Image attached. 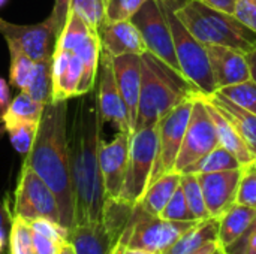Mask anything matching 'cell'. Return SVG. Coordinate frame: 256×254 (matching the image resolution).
Here are the masks:
<instances>
[{"label": "cell", "instance_id": "cell-1", "mask_svg": "<svg viewBox=\"0 0 256 254\" xmlns=\"http://www.w3.org/2000/svg\"><path fill=\"white\" fill-rule=\"evenodd\" d=\"M102 126L98 97L93 90L80 96L68 118L70 178L75 196V225L100 222L106 202L99 165ZM72 229V228H70Z\"/></svg>", "mask_w": 256, "mask_h": 254}, {"label": "cell", "instance_id": "cell-4", "mask_svg": "<svg viewBox=\"0 0 256 254\" xmlns=\"http://www.w3.org/2000/svg\"><path fill=\"white\" fill-rule=\"evenodd\" d=\"M176 15L202 45H222L244 54L256 49V33L232 13L213 9L200 0H186Z\"/></svg>", "mask_w": 256, "mask_h": 254}, {"label": "cell", "instance_id": "cell-16", "mask_svg": "<svg viewBox=\"0 0 256 254\" xmlns=\"http://www.w3.org/2000/svg\"><path fill=\"white\" fill-rule=\"evenodd\" d=\"M206 49L218 90L252 78L248 55L244 52L222 45H206Z\"/></svg>", "mask_w": 256, "mask_h": 254}, {"label": "cell", "instance_id": "cell-53", "mask_svg": "<svg viewBox=\"0 0 256 254\" xmlns=\"http://www.w3.org/2000/svg\"><path fill=\"white\" fill-rule=\"evenodd\" d=\"M6 1H8V0H0V7H2V6H4V3H6Z\"/></svg>", "mask_w": 256, "mask_h": 254}, {"label": "cell", "instance_id": "cell-35", "mask_svg": "<svg viewBox=\"0 0 256 254\" xmlns=\"http://www.w3.org/2000/svg\"><path fill=\"white\" fill-rule=\"evenodd\" d=\"M146 1L147 0H105V24L130 19Z\"/></svg>", "mask_w": 256, "mask_h": 254}, {"label": "cell", "instance_id": "cell-43", "mask_svg": "<svg viewBox=\"0 0 256 254\" xmlns=\"http://www.w3.org/2000/svg\"><path fill=\"white\" fill-rule=\"evenodd\" d=\"M252 237H256V217L255 220L250 223V226L246 229V232L232 244V246H230L228 249H225L226 250V253L228 254H243L244 253V249H246V244H248V241L252 238Z\"/></svg>", "mask_w": 256, "mask_h": 254}, {"label": "cell", "instance_id": "cell-33", "mask_svg": "<svg viewBox=\"0 0 256 254\" xmlns=\"http://www.w3.org/2000/svg\"><path fill=\"white\" fill-rule=\"evenodd\" d=\"M218 91L236 105L256 114V82L252 78L236 85L219 88Z\"/></svg>", "mask_w": 256, "mask_h": 254}, {"label": "cell", "instance_id": "cell-18", "mask_svg": "<svg viewBox=\"0 0 256 254\" xmlns=\"http://www.w3.org/2000/svg\"><path fill=\"white\" fill-rule=\"evenodd\" d=\"M82 78V61L69 49L54 48L52 52V102L78 97Z\"/></svg>", "mask_w": 256, "mask_h": 254}, {"label": "cell", "instance_id": "cell-2", "mask_svg": "<svg viewBox=\"0 0 256 254\" xmlns=\"http://www.w3.org/2000/svg\"><path fill=\"white\" fill-rule=\"evenodd\" d=\"M68 118V100L45 105L36 139L22 163L32 168L54 192L62 225L69 231L75 226V196L69 165Z\"/></svg>", "mask_w": 256, "mask_h": 254}, {"label": "cell", "instance_id": "cell-12", "mask_svg": "<svg viewBox=\"0 0 256 254\" xmlns=\"http://www.w3.org/2000/svg\"><path fill=\"white\" fill-rule=\"evenodd\" d=\"M98 106L104 123L112 124L118 132L134 133L128 108L123 102L112 70V57L102 49L98 70Z\"/></svg>", "mask_w": 256, "mask_h": 254}, {"label": "cell", "instance_id": "cell-50", "mask_svg": "<svg viewBox=\"0 0 256 254\" xmlns=\"http://www.w3.org/2000/svg\"><path fill=\"white\" fill-rule=\"evenodd\" d=\"M160 1H164L165 4H168V6H171L174 10H177L186 0H160Z\"/></svg>", "mask_w": 256, "mask_h": 254}, {"label": "cell", "instance_id": "cell-48", "mask_svg": "<svg viewBox=\"0 0 256 254\" xmlns=\"http://www.w3.org/2000/svg\"><path fill=\"white\" fill-rule=\"evenodd\" d=\"M57 254H76L75 253V250H74V247L68 243V240L66 241H63L60 246H58V250H57Z\"/></svg>", "mask_w": 256, "mask_h": 254}, {"label": "cell", "instance_id": "cell-19", "mask_svg": "<svg viewBox=\"0 0 256 254\" xmlns=\"http://www.w3.org/2000/svg\"><path fill=\"white\" fill-rule=\"evenodd\" d=\"M68 243L76 254H112L120 240L100 220L75 225L68 231Z\"/></svg>", "mask_w": 256, "mask_h": 254}, {"label": "cell", "instance_id": "cell-6", "mask_svg": "<svg viewBox=\"0 0 256 254\" xmlns=\"http://www.w3.org/2000/svg\"><path fill=\"white\" fill-rule=\"evenodd\" d=\"M196 222L166 220L147 213L140 204H136L120 240L126 243L128 249L162 254Z\"/></svg>", "mask_w": 256, "mask_h": 254}, {"label": "cell", "instance_id": "cell-11", "mask_svg": "<svg viewBox=\"0 0 256 254\" xmlns=\"http://www.w3.org/2000/svg\"><path fill=\"white\" fill-rule=\"evenodd\" d=\"M219 145V138L216 132L214 121L207 109L201 93L196 94L189 124L184 133V139L177 157L174 171L183 174L189 166L196 163L201 157L208 154Z\"/></svg>", "mask_w": 256, "mask_h": 254}, {"label": "cell", "instance_id": "cell-28", "mask_svg": "<svg viewBox=\"0 0 256 254\" xmlns=\"http://www.w3.org/2000/svg\"><path fill=\"white\" fill-rule=\"evenodd\" d=\"M45 105L36 102L27 91H20L9 103L4 115L2 117L3 124L14 121H39Z\"/></svg>", "mask_w": 256, "mask_h": 254}, {"label": "cell", "instance_id": "cell-30", "mask_svg": "<svg viewBox=\"0 0 256 254\" xmlns=\"http://www.w3.org/2000/svg\"><path fill=\"white\" fill-rule=\"evenodd\" d=\"M39 129V121H14L6 123L4 130L9 136V141L16 153L26 156L36 139Z\"/></svg>", "mask_w": 256, "mask_h": 254}, {"label": "cell", "instance_id": "cell-40", "mask_svg": "<svg viewBox=\"0 0 256 254\" xmlns=\"http://www.w3.org/2000/svg\"><path fill=\"white\" fill-rule=\"evenodd\" d=\"M69 10H70V0H56L54 1V6H52V10H51V15L48 16L57 37L60 34V31L63 30L64 27V22L68 19V15H69Z\"/></svg>", "mask_w": 256, "mask_h": 254}, {"label": "cell", "instance_id": "cell-47", "mask_svg": "<svg viewBox=\"0 0 256 254\" xmlns=\"http://www.w3.org/2000/svg\"><path fill=\"white\" fill-rule=\"evenodd\" d=\"M246 55H248V61H249V66H250L252 79L256 82V49H254L252 52H249Z\"/></svg>", "mask_w": 256, "mask_h": 254}, {"label": "cell", "instance_id": "cell-8", "mask_svg": "<svg viewBox=\"0 0 256 254\" xmlns=\"http://www.w3.org/2000/svg\"><path fill=\"white\" fill-rule=\"evenodd\" d=\"M158 150V124L144 127L130 135L128 172L120 199L136 205L148 187Z\"/></svg>", "mask_w": 256, "mask_h": 254}, {"label": "cell", "instance_id": "cell-5", "mask_svg": "<svg viewBox=\"0 0 256 254\" xmlns=\"http://www.w3.org/2000/svg\"><path fill=\"white\" fill-rule=\"evenodd\" d=\"M164 12L166 15L172 40L176 46V55L182 69L183 76L201 93V94H213L218 91L212 66L208 61L206 45H202L178 19L176 10L160 1Z\"/></svg>", "mask_w": 256, "mask_h": 254}, {"label": "cell", "instance_id": "cell-15", "mask_svg": "<svg viewBox=\"0 0 256 254\" xmlns=\"http://www.w3.org/2000/svg\"><path fill=\"white\" fill-rule=\"evenodd\" d=\"M242 174L243 168L220 172L196 174L210 217L219 219L237 202V192Z\"/></svg>", "mask_w": 256, "mask_h": 254}, {"label": "cell", "instance_id": "cell-3", "mask_svg": "<svg viewBox=\"0 0 256 254\" xmlns=\"http://www.w3.org/2000/svg\"><path fill=\"white\" fill-rule=\"evenodd\" d=\"M141 91L134 132L156 126L170 111L200 93L182 73L148 51L141 54Z\"/></svg>", "mask_w": 256, "mask_h": 254}, {"label": "cell", "instance_id": "cell-36", "mask_svg": "<svg viewBox=\"0 0 256 254\" xmlns=\"http://www.w3.org/2000/svg\"><path fill=\"white\" fill-rule=\"evenodd\" d=\"M162 219L166 220H174V222H196L194 213L190 211V207L186 201V196L182 190V187L178 186V189L176 190V193L172 195V198L170 199V202L166 204V207L164 208V211L160 213Z\"/></svg>", "mask_w": 256, "mask_h": 254}, {"label": "cell", "instance_id": "cell-37", "mask_svg": "<svg viewBox=\"0 0 256 254\" xmlns=\"http://www.w3.org/2000/svg\"><path fill=\"white\" fill-rule=\"evenodd\" d=\"M237 204L256 210V168L254 163L243 166V174L237 192Z\"/></svg>", "mask_w": 256, "mask_h": 254}, {"label": "cell", "instance_id": "cell-22", "mask_svg": "<svg viewBox=\"0 0 256 254\" xmlns=\"http://www.w3.org/2000/svg\"><path fill=\"white\" fill-rule=\"evenodd\" d=\"M201 97L204 99L207 109L214 121L216 126V132H218V138H219V144L222 147H225L226 150H230L242 163V166H248L250 163H254L256 156L252 153V150L248 147L246 141L240 136V133L237 132V129L201 94Z\"/></svg>", "mask_w": 256, "mask_h": 254}, {"label": "cell", "instance_id": "cell-34", "mask_svg": "<svg viewBox=\"0 0 256 254\" xmlns=\"http://www.w3.org/2000/svg\"><path fill=\"white\" fill-rule=\"evenodd\" d=\"M70 10L76 12L93 28L100 30L105 24V0H70Z\"/></svg>", "mask_w": 256, "mask_h": 254}, {"label": "cell", "instance_id": "cell-31", "mask_svg": "<svg viewBox=\"0 0 256 254\" xmlns=\"http://www.w3.org/2000/svg\"><path fill=\"white\" fill-rule=\"evenodd\" d=\"M32 237L33 231L27 220L20 217H10V228L8 234L9 254H34Z\"/></svg>", "mask_w": 256, "mask_h": 254}, {"label": "cell", "instance_id": "cell-25", "mask_svg": "<svg viewBox=\"0 0 256 254\" xmlns=\"http://www.w3.org/2000/svg\"><path fill=\"white\" fill-rule=\"evenodd\" d=\"M182 174L177 171H171L160 178H158L154 183L148 184L146 193L142 195L141 201L138 202L147 213L153 216H160L172 195L180 186Z\"/></svg>", "mask_w": 256, "mask_h": 254}, {"label": "cell", "instance_id": "cell-51", "mask_svg": "<svg viewBox=\"0 0 256 254\" xmlns=\"http://www.w3.org/2000/svg\"><path fill=\"white\" fill-rule=\"evenodd\" d=\"M123 254H159V253H150L146 250H138V249H126Z\"/></svg>", "mask_w": 256, "mask_h": 254}, {"label": "cell", "instance_id": "cell-38", "mask_svg": "<svg viewBox=\"0 0 256 254\" xmlns=\"http://www.w3.org/2000/svg\"><path fill=\"white\" fill-rule=\"evenodd\" d=\"M28 223H30V228H32L33 232L45 235V237L54 240L58 244H62L63 241L68 240V229L63 225H60V223H57L54 220H50V219H34V220H32Z\"/></svg>", "mask_w": 256, "mask_h": 254}, {"label": "cell", "instance_id": "cell-46", "mask_svg": "<svg viewBox=\"0 0 256 254\" xmlns=\"http://www.w3.org/2000/svg\"><path fill=\"white\" fill-rule=\"evenodd\" d=\"M219 246H220V243H219V241H212V243L206 244L202 249H200L198 252H195V253H192V254H213L214 253V250H216Z\"/></svg>", "mask_w": 256, "mask_h": 254}, {"label": "cell", "instance_id": "cell-26", "mask_svg": "<svg viewBox=\"0 0 256 254\" xmlns=\"http://www.w3.org/2000/svg\"><path fill=\"white\" fill-rule=\"evenodd\" d=\"M243 168L238 159L220 144L212 150L208 154L201 157L196 163L189 166L183 174H208V172H220Z\"/></svg>", "mask_w": 256, "mask_h": 254}, {"label": "cell", "instance_id": "cell-27", "mask_svg": "<svg viewBox=\"0 0 256 254\" xmlns=\"http://www.w3.org/2000/svg\"><path fill=\"white\" fill-rule=\"evenodd\" d=\"M36 102L48 105L52 102V55L36 61L34 73L26 90Z\"/></svg>", "mask_w": 256, "mask_h": 254}, {"label": "cell", "instance_id": "cell-29", "mask_svg": "<svg viewBox=\"0 0 256 254\" xmlns=\"http://www.w3.org/2000/svg\"><path fill=\"white\" fill-rule=\"evenodd\" d=\"M8 48L10 54V67H9L10 85L18 88L20 91L26 90L34 73L36 61L14 43H8Z\"/></svg>", "mask_w": 256, "mask_h": 254}, {"label": "cell", "instance_id": "cell-20", "mask_svg": "<svg viewBox=\"0 0 256 254\" xmlns=\"http://www.w3.org/2000/svg\"><path fill=\"white\" fill-rule=\"evenodd\" d=\"M102 49L106 51L111 57L124 55V54H144L147 51L144 39L132 22V19L117 21L105 24L100 30Z\"/></svg>", "mask_w": 256, "mask_h": 254}, {"label": "cell", "instance_id": "cell-42", "mask_svg": "<svg viewBox=\"0 0 256 254\" xmlns=\"http://www.w3.org/2000/svg\"><path fill=\"white\" fill-rule=\"evenodd\" d=\"M10 228V211L0 201V254L8 247V234Z\"/></svg>", "mask_w": 256, "mask_h": 254}, {"label": "cell", "instance_id": "cell-10", "mask_svg": "<svg viewBox=\"0 0 256 254\" xmlns=\"http://www.w3.org/2000/svg\"><path fill=\"white\" fill-rule=\"evenodd\" d=\"M130 19L140 30L147 51L166 63L176 72L182 73L176 55L172 33L160 0H147Z\"/></svg>", "mask_w": 256, "mask_h": 254}, {"label": "cell", "instance_id": "cell-14", "mask_svg": "<svg viewBox=\"0 0 256 254\" xmlns=\"http://www.w3.org/2000/svg\"><path fill=\"white\" fill-rule=\"evenodd\" d=\"M130 133L118 132L112 141L100 142L99 165L106 199H120L129 162Z\"/></svg>", "mask_w": 256, "mask_h": 254}, {"label": "cell", "instance_id": "cell-49", "mask_svg": "<svg viewBox=\"0 0 256 254\" xmlns=\"http://www.w3.org/2000/svg\"><path fill=\"white\" fill-rule=\"evenodd\" d=\"M243 254H256V237H252L248 241L246 249H244V253Z\"/></svg>", "mask_w": 256, "mask_h": 254}, {"label": "cell", "instance_id": "cell-32", "mask_svg": "<svg viewBox=\"0 0 256 254\" xmlns=\"http://www.w3.org/2000/svg\"><path fill=\"white\" fill-rule=\"evenodd\" d=\"M180 187L186 196V201L190 207V211L194 213L196 220H206L210 219L206 201H204V195H202V189L198 180L196 174H182L180 178Z\"/></svg>", "mask_w": 256, "mask_h": 254}, {"label": "cell", "instance_id": "cell-21", "mask_svg": "<svg viewBox=\"0 0 256 254\" xmlns=\"http://www.w3.org/2000/svg\"><path fill=\"white\" fill-rule=\"evenodd\" d=\"M202 96L237 129L240 136L246 141L248 147L256 156V114L236 105L219 91L208 96L207 94Z\"/></svg>", "mask_w": 256, "mask_h": 254}, {"label": "cell", "instance_id": "cell-54", "mask_svg": "<svg viewBox=\"0 0 256 254\" xmlns=\"http://www.w3.org/2000/svg\"><path fill=\"white\" fill-rule=\"evenodd\" d=\"M254 166H255V168H256V159H255V160H254Z\"/></svg>", "mask_w": 256, "mask_h": 254}, {"label": "cell", "instance_id": "cell-23", "mask_svg": "<svg viewBox=\"0 0 256 254\" xmlns=\"http://www.w3.org/2000/svg\"><path fill=\"white\" fill-rule=\"evenodd\" d=\"M212 241H219V219H206L189 228L162 254H192Z\"/></svg>", "mask_w": 256, "mask_h": 254}, {"label": "cell", "instance_id": "cell-7", "mask_svg": "<svg viewBox=\"0 0 256 254\" xmlns=\"http://www.w3.org/2000/svg\"><path fill=\"white\" fill-rule=\"evenodd\" d=\"M10 217H20L27 222L34 219H50L62 225L60 207L54 192L32 168L24 163H21L14 192Z\"/></svg>", "mask_w": 256, "mask_h": 254}, {"label": "cell", "instance_id": "cell-41", "mask_svg": "<svg viewBox=\"0 0 256 254\" xmlns=\"http://www.w3.org/2000/svg\"><path fill=\"white\" fill-rule=\"evenodd\" d=\"M32 241H33L34 254H57L58 246H60L54 240H51L45 235H40L38 232H33Z\"/></svg>", "mask_w": 256, "mask_h": 254}, {"label": "cell", "instance_id": "cell-13", "mask_svg": "<svg viewBox=\"0 0 256 254\" xmlns=\"http://www.w3.org/2000/svg\"><path fill=\"white\" fill-rule=\"evenodd\" d=\"M0 33L8 43L16 45L34 61L51 57L56 48L57 34L48 18L36 24L24 25L0 18Z\"/></svg>", "mask_w": 256, "mask_h": 254}, {"label": "cell", "instance_id": "cell-24", "mask_svg": "<svg viewBox=\"0 0 256 254\" xmlns=\"http://www.w3.org/2000/svg\"><path fill=\"white\" fill-rule=\"evenodd\" d=\"M256 210L234 204L228 211L219 217V243L224 249L232 246L255 220Z\"/></svg>", "mask_w": 256, "mask_h": 254}, {"label": "cell", "instance_id": "cell-17", "mask_svg": "<svg viewBox=\"0 0 256 254\" xmlns=\"http://www.w3.org/2000/svg\"><path fill=\"white\" fill-rule=\"evenodd\" d=\"M112 70L116 76L117 87L123 97V102L129 112V120L132 126V132L135 129L136 114H138V102L141 91V55L138 54H124L112 57Z\"/></svg>", "mask_w": 256, "mask_h": 254}, {"label": "cell", "instance_id": "cell-9", "mask_svg": "<svg viewBox=\"0 0 256 254\" xmlns=\"http://www.w3.org/2000/svg\"><path fill=\"white\" fill-rule=\"evenodd\" d=\"M195 97H190L170 111L165 117L160 118L158 123V150H156V160L152 171V177L148 184L154 183L162 175L174 171L177 157L184 139V133L189 124L192 106Z\"/></svg>", "mask_w": 256, "mask_h": 254}, {"label": "cell", "instance_id": "cell-44", "mask_svg": "<svg viewBox=\"0 0 256 254\" xmlns=\"http://www.w3.org/2000/svg\"><path fill=\"white\" fill-rule=\"evenodd\" d=\"M200 1L213 7V9H218V10H222L226 13H234V7H236L237 0H200Z\"/></svg>", "mask_w": 256, "mask_h": 254}, {"label": "cell", "instance_id": "cell-45", "mask_svg": "<svg viewBox=\"0 0 256 254\" xmlns=\"http://www.w3.org/2000/svg\"><path fill=\"white\" fill-rule=\"evenodd\" d=\"M9 103H10L9 85H8V82L3 78H0V118L4 115Z\"/></svg>", "mask_w": 256, "mask_h": 254}, {"label": "cell", "instance_id": "cell-52", "mask_svg": "<svg viewBox=\"0 0 256 254\" xmlns=\"http://www.w3.org/2000/svg\"><path fill=\"white\" fill-rule=\"evenodd\" d=\"M213 254H228V253H226V250H225V249H224L222 246H219V247H218V249L214 250V253H213Z\"/></svg>", "mask_w": 256, "mask_h": 254}, {"label": "cell", "instance_id": "cell-39", "mask_svg": "<svg viewBox=\"0 0 256 254\" xmlns=\"http://www.w3.org/2000/svg\"><path fill=\"white\" fill-rule=\"evenodd\" d=\"M232 15L256 33V0H237Z\"/></svg>", "mask_w": 256, "mask_h": 254}]
</instances>
